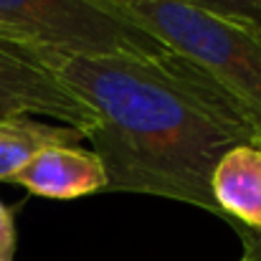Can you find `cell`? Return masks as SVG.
<instances>
[{
  "label": "cell",
  "mask_w": 261,
  "mask_h": 261,
  "mask_svg": "<svg viewBox=\"0 0 261 261\" xmlns=\"http://www.w3.org/2000/svg\"><path fill=\"white\" fill-rule=\"evenodd\" d=\"M190 5H198L203 10H211L223 18L246 20L261 28V0H182Z\"/></svg>",
  "instance_id": "obj_8"
},
{
  "label": "cell",
  "mask_w": 261,
  "mask_h": 261,
  "mask_svg": "<svg viewBox=\"0 0 261 261\" xmlns=\"http://www.w3.org/2000/svg\"><path fill=\"white\" fill-rule=\"evenodd\" d=\"M10 182L38 198L74 200L107 193V170L91 147L51 145L43 147Z\"/></svg>",
  "instance_id": "obj_5"
},
{
  "label": "cell",
  "mask_w": 261,
  "mask_h": 261,
  "mask_svg": "<svg viewBox=\"0 0 261 261\" xmlns=\"http://www.w3.org/2000/svg\"><path fill=\"white\" fill-rule=\"evenodd\" d=\"M46 117L87 137L94 112L66 87L48 51L0 28V119Z\"/></svg>",
  "instance_id": "obj_4"
},
{
  "label": "cell",
  "mask_w": 261,
  "mask_h": 261,
  "mask_svg": "<svg viewBox=\"0 0 261 261\" xmlns=\"http://www.w3.org/2000/svg\"><path fill=\"white\" fill-rule=\"evenodd\" d=\"M15 246H18L15 216H13V211L0 200V261L15 259Z\"/></svg>",
  "instance_id": "obj_9"
},
{
  "label": "cell",
  "mask_w": 261,
  "mask_h": 261,
  "mask_svg": "<svg viewBox=\"0 0 261 261\" xmlns=\"http://www.w3.org/2000/svg\"><path fill=\"white\" fill-rule=\"evenodd\" d=\"M84 132L66 124H48L33 117L0 119V180L10 182L43 147L79 145Z\"/></svg>",
  "instance_id": "obj_7"
},
{
  "label": "cell",
  "mask_w": 261,
  "mask_h": 261,
  "mask_svg": "<svg viewBox=\"0 0 261 261\" xmlns=\"http://www.w3.org/2000/svg\"><path fill=\"white\" fill-rule=\"evenodd\" d=\"M239 261H259V259H256L251 251H246V249H244V254H241V259H239Z\"/></svg>",
  "instance_id": "obj_11"
},
{
  "label": "cell",
  "mask_w": 261,
  "mask_h": 261,
  "mask_svg": "<svg viewBox=\"0 0 261 261\" xmlns=\"http://www.w3.org/2000/svg\"><path fill=\"white\" fill-rule=\"evenodd\" d=\"M236 233H239L244 249L251 251V254L261 261V231H236Z\"/></svg>",
  "instance_id": "obj_10"
},
{
  "label": "cell",
  "mask_w": 261,
  "mask_h": 261,
  "mask_svg": "<svg viewBox=\"0 0 261 261\" xmlns=\"http://www.w3.org/2000/svg\"><path fill=\"white\" fill-rule=\"evenodd\" d=\"M48 59L94 112L87 140L107 170V193L168 198L218 216L211 195L218 160L231 147L261 137L203 71L173 51L163 56L48 51Z\"/></svg>",
  "instance_id": "obj_1"
},
{
  "label": "cell",
  "mask_w": 261,
  "mask_h": 261,
  "mask_svg": "<svg viewBox=\"0 0 261 261\" xmlns=\"http://www.w3.org/2000/svg\"><path fill=\"white\" fill-rule=\"evenodd\" d=\"M0 28L69 56L170 54L114 0H0Z\"/></svg>",
  "instance_id": "obj_3"
},
{
  "label": "cell",
  "mask_w": 261,
  "mask_h": 261,
  "mask_svg": "<svg viewBox=\"0 0 261 261\" xmlns=\"http://www.w3.org/2000/svg\"><path fill=\"white\" fill-rule=\"evenodd\" d=\"M218 218L233 231H261V140L231 147L211 175Z\"/></svg>",
  "instance_id": "obj_6"
},
{
  "label": "cell",
  "mask_w": 261,
  "mask_h": 261,
  "mask_svg": "<svg viewBox=\"0 0 261 261\" xmlns=\"http://www.w3.org/2000/svg\"><path fill=\"white\" fill-rule=\"evenodd\" d=\"M173 54L203 71L261 137V28L182 0H114Z\"/></svg>",
  "instance_id": "obj_2"
}]
</instances>
